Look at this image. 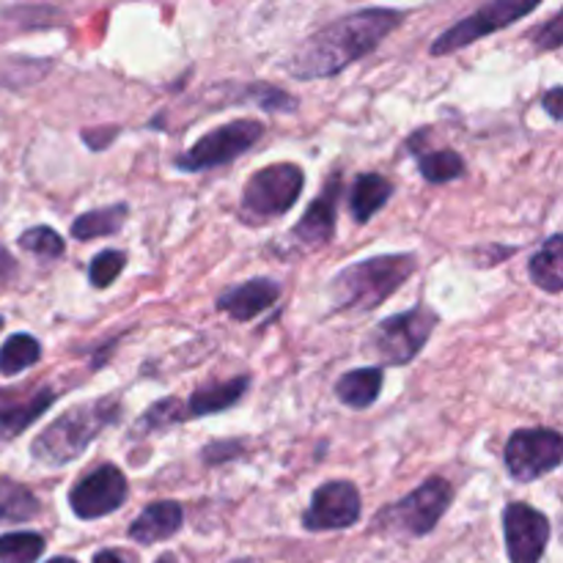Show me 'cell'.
<instances>
[{
	"instance_id": "83f0119b",
	"label": "cell",
	"mask_w": 563,
	"mask_h": 563,
	"mask_svg": "<svg viewBox=\"0 0 563 563\" xmlns=\"http://www.w3.org/2000/svg\"><path fill=\"white\" fill-rule=\"evenodd\" d=\"M245 99L256 102L262 110H269V113H295L297 99L291 93L280 91V88L267 86V82H258V86L245 88Z\"/></svg>"
},
{
	"instance_id": "30bf717a",
	"label": "cell",
	"mask_w": 563,
	"mask_h": 563,
	"mask_svg": "<svg viewBox=\"0 0 563 563\" xmlns=\"http://www.w3.org/2000/svg\"><path fill=\"white\" fill-rule=\"evenodd\" d=\"M130 487L124 473L115 465H99L82 478H77L69 489V506L80 520H99L124 506Z\"/></svg>"
},
{
	"instance_id": "3957f363",
	"label": "cell",
	"mask_w": 563,
	"mask_h": 563,
	"mask_svg": "<svg viewBox=\"0 0 563 563\" xmlns=\"http://www.w3.org/2000/svg\"><path fill=\"white\" fill-rule=\"evenodd\" d=\"M412 273H416V256L410 253H390V256L350 264L330 284L335 311H374L390 295H396Z\"/></svg>"
},
{
	"instance_id": "8fae6325",
	"label": "cell",
	"mask_w": 563,
	"mask_h": 563,
	"mask_svg": "<svg viewBox=\"0 0 563 563\" xmlns=\"http://www.w3.org/2000/svg\"><path fill=\"white\" fill-rule=\"evenodd\" d=\"M361 520V493L352 482H328L313 493L302 515L308 531H341Z\"/></svg>"
},
{
	"instance_id": "7a4b0ae2",
	"label": "cell",
	"mask_w": 563,
	"mask_h": 563,
	"mask_svg": "<svg viewBox=\"0 0 563 563\" xmlns=\"http://www.w3.org/2000/svg\"><path fill=\"white\" fill-rule=\"evenodd\" d=\"M121 418V401L115 396L82 401L69 407L58 421L49 423L31 445L33 460L47 467H60L75 462L88 451V445L108 427Z\"/></svg>"
},
{
	"instance_id": "8d00e7d4",
	"label": "cell",
	"mask_w": 563,
	"mask_h": 563,
	"mask_svg": "<svg viewBox=\"0 0 563 563\" xmlns=\"http://www.w3.org/2000/svg\"><path fill=\"white\" fill-rule=\"evenodd\" d=\"M0 330H3V317H0Z\"/></svg>"
},
{
	"instance_id": "7402d4cb",
	"label": "cell",
	"mask_w": 563,
	"mask_h": 563,
	"mask_svg": "<svg viewBox=\"0 0 563 563\" xmlns=\"http://www.w3.org/2000/svg\"><path fill=\"white\" fill-rule=\"evenodd\" d=\"M38 515V500L22 484L0 478V522H27Z\"/></svg>"
},
{
	"instance_id": "ac0fdd59",
	"label": "cell",
	"mask_w": 563,
	"mask_h": 563,
	"mask_svg": "<svg viewBox=\"0 0 563 563\" xmlns=\"http://www.w3.org/2000/svg\"><path fill=\"white\" fill-rule=\"evenodd\" d=\"M383 368H352L344 377L335 383V396L341 405L352 407V410H366L377 401L379 390H383Z\"/></svg>"
},
{
	"instance_id": "f1b7e54d",
	"label": "cell",
	"mask_w": 563,
	"mask_h": 563,
	"mask_svg": "<svg viewBox=\"0 0 563 563\" xmlns=\"http://www.w3.org/2000/svg\"><path fill=\"white\" fill-rule=\"evenodd\" d=\"M126 256L121 251H102L99 256H93L91 267H88V280H91L97 289H108L115 278L124 269Z\"/></svg>"
},
{
	"instance_id": "44dd1931",
	"label": "cell",
	"mask_w": 563,
	"mask_h": 563,
	"mask_svg": "<svg viewBox=\"0 0 563 563\" xmlns=\"http://www.w3.org/2000/svg\"><path fill=\"white\" fill-rule=\"evenodd\" d=\"M130 214L126 203H110V207L93 209V212L80 214V218L71 223V236L80 242L97 240V236H110L124 225V218Z\"/></svg>"
},
{
	"instance_id": "e0dca14e",
	"label": "cell",
	"mask_w": 563,
	"mask_h": 563,
	"mask_svg": "<svg viewBox=\"0 0 563 563\" xmlns=\"http://www.w3.org/2000/svg\"><path fill=\"white\" fill-rule=\"evenodd\" d=\"M251 388V377H236L229 379V383L207 385V388H198L196 394L190 396V401L185 405L187 418H203L214 416V412H223L229 407H234L242 396Z\"/></svg>"
},
{
	"instance_id": "2e32d148",
	"label": "cell",
	"mask_w": 563,
	"mask_h": 563,
	"mask_svg": "<svg viewBox=\"0 0 563 563\" xmlns=\"http://www.w3.org/2000/svg\"><path fill=\"white\" fill-rule=\"evenodd\" d=\"M181 522H185L181 506L174 500H159L137 515V520L130 526V539L137 544H157L179 533Z\"/></svg>"
},
{
	"instance_id": "d4e9b609",
	"label": "cell",
	"mask_w": 563,
	"mask_h": 563,
	"mask_svg": "<svg viewBox=\"0 0 563 563\" xmlns=\"http://www.w3.org/2000/svg\"><path fill=\"white\" fill-rule=\"evenodd\" d=\"M44 553V539L38 533L20 531L0 537V563H36Z\"/></svg>"
},
{
	"instance_id": "603a6c76",
	"label": "cell",
	"mask_w": 563,
	"mask_h": 563,
	"mask_svg": "<svg viewBox=\"0 0 563 563\" xmlns=\"http://www.w3.org/2000/svg\"><path fill=\"white\" fill-rule=\"evenodd\" d=\"M38 357H42V344H38L33 335H11V339L0 346V374L14 377V374H22L25 368H31Z\"/></svg>"
},
{
	"instance_id": "9a60e30c",
	"label": "cell",
	"mask_w": 563,
	"mask_h": 563,
	"mask_svg": "<svg viewBox=\"0 0 563 563\" xmlns=\"http://www.w3.org/2000/svg\"><path fill=\"white\" fill-rule=\"evenodd\" d=\"M280 297V284L273 278H253L218 297V311L229 313L236 322H251L258 313L273 308Z\"/></svg>"
},
{
	"instance_id": "484cf974",
	"label": "cell",
	"mask_w": 563,
	"mask_h": 563,
	"mask_svg": "<svg viewBox=\"0 0 563 563\" xmlns=\"http://www.w3.org/2000/svg\"><path fill=\"white\" fill-rule=\"evenodd\" d=\"M22 251L33 253L38 258H60L66 253L64 240H60L58 231L47 229V225H36V229H27L20 236Z\"/></svg>"
},
{
	"instance_id": "4316f807",
	"label": "cell",
	"mask_w": 563,
	"mask_h": 563,
	"mask_svg": "<svg viewBox=\"0 0 563 563\" xmlns=\"http://www.w3.org/2000/svg\"><path fill=\"white\" fill-rule=\"evenodd\" d=\"M187 421L185 405L176 399H163L152 407V410L143 412V418L137 421V432H157V429L174 427V423Z\"/></svg>"
},
{
	"instance_id": "9c48e42d",
	"label": "cell",
	"mask_w": 563,
	"mask_h": 563,
	"mask_svg": "<svg viewBox=\"0 0 563 563\" xmlns=\"http://www.w3.org/2000/svg\"><path fill=\"white\" fill-rule=\"evenodd\" d=\"M537 11V3H515V0H498V3H487L476 11V14L465 16L462 22L451 25L449 31L440 33L432 44V55H449L456 49H465L476 38L489 36V33L509 27L520 16H528Z\"/></svg>"
},
{
	"instance_id": "d6a6232c",
	"label": "cell",
	"mask_w": 563,
	"mask_h": 563,
	"mask_svg": "<svg viewBox=\"0 0 563 563\" xmlns=\"http://www.w3.org/2000/svg\"><path fill=\"white\" fill-rule=\"evenodd\" d=\"M16 275V262L9 256V251L5 247H0V284H9V280H14Z\"/></svg>"
},
{
	"instance_id": "8992f818",
	"label": "cell",
	"mask_w": 563,
	"mask_h": 563,
	"mask_svg": "<svg viewBox=\"0 0 563 563\" xmlns=\"http://www.w3.org/2000/svg\"><path fill=\"white\" fill-rule=\"evenodd\" d=\"M264 135V124L256 119H236L231 124L218 126V130L207 132L198 137L185 154L176 157V168L187 170V174H198V170L220 168V165L231 163L247 148L256 146Z\"/></svg>"
},
{
	"instance_id": "6da1fadb",
	"label": "cell",
	"mask_w": 563,
	"mask_h": 563,
	"mask_svg": "<svg viewBox=\"0 0 563 563\" xmlns=\"http://www.w3.org/2000/svg\"><path fill=\"white\" fill-rule=\"evenodd\" d=\"M401 20L405 14L394 9H363L341 16L300 44L286 69L297 80H322L339 75L346 66L374 53L377 44L401 25Z\"/></svg>"
},
{
	"instance_id": "836d02e7",
	"label": "cell",
	"mask_w": 563,
	"mask_h": 563,
	"mask_svg": "<svg viewBox=\"0 0 563 563\" xmlns=\"http://www.w3.org/2000/svg\"><path fill=\"white\" fill-rule=\"evenodd\" d=\"M93 563H126L121 559L119 553H113V550H102V553L93 555Z\"/></svg>"
},
{
	"instance_id": "f546056e",
	"label": "cell",
	"mask_w": 563,
	"mask_h": 563,
	"mask_svg": "<svg viewBox=\"0 0 563 563\" xmlns=\"http://www.w3.org/2000/svg\"><path fill=\"white\" fill-rule=\"evenodd\" d=\"M533 38H537V47L539 49H555L563 44V16L555 14L553 20L548 22V25L542 27V31L533 33Z\"/></svg>"
},
{
	"instance_id": "cb8c5ba5",
	"label": "cell",
	"mask_w": 563,
	"mask_h": 563,
	"mask_svg": "<svg viewBox=\"0 0 563 563\" xmlns=\"http://www.w3.org/2000/svg\"><path fill=\"white\" fill-rule=\"evenodd\" d=\"M418 170H421L423 179L432 181V185H445V181H454L465 174V159L456 152H451V148L421 152L418 154Z\"/></svg>"
},
{
	"instance_id": "ba28073f",
	"label": "cell",
	"mask_w": 563,
	"mask_h": 563,
	"mask_svg": "<svg viewBox=\"0 0 563 563\" xmlns=\"http://www.w3.org/2000/svg\"><path fill=\"white\" fill-rule=\"evenodd\" d=\"M563 460V440L553 429H520L506 443V467L511 478L528 484L548 476Z\"/></svg>"
},
{
	"instance_id": "277c9868",
	"label": "cell",
	"mask_w": 563,
	"mask_h": 563,
	"mask_svg": "<svg viewBox=\"0 0 563 563\" xmlns=\"http://www.w3.org/2000/svg\"><path fill=\"white\" fill-rule=\"evenodd\" d=\"M434 328H438V313L432 308L421 306L396 313V317L383 319L374 328V333L366 341V352L385 366H407L427 346Z\"/></svg>"
},
{
	"instance_id": "7c38bea8",
	"label": "cell",
	"mask_w": 563,
	"mask_h": 563,
	"mask_svg": "<svg viewBox=\"0 0 563 563\" xmlns=\"http://www.w3.org/2000/svg\"><path fill=\"white\" fill-rule=\"evenodd\" d=\"M506 550L511 563H539L550 542V520L528 504H509L504 511Z\"/></svg>"
},
{
	"instance_id": "5b68a950",
	"label": "cell",
	"mask_w": 563,
	"mask_h": 563,
	"mask_svg": "<svg viewBox=\"0 0 563 563\" xmlns=\"http://www.w3.org/2000/svg\"><path fill=\"white\" fill-rule=\"evenodd\" d=\"M306 187V174L291 163H275L256 170L242 190V214L256 223L289 212Z\"/></svg>"
},
{
	"instance_id": "d590c367",
	"label": "cell",
	"mask_w": 563,
	"mask_h": 563,
	"mask_svg": "<svg viewBox=\"0 0 563 563\" xmlns=\"http://www.w3.org/2000/svg\"><path fill=\"white\" fill-rule=\"evenodd\" d=\"M47 563H77L75 559H53V561H47Z\"/></svg>"
},
{
	"instance_id": "1f68e13d",
	"label": "cell",
	"mask_w": 563,
	"mask_h": 563,
	"mask_svg": "<svg viewBox=\"0 0 563 563\" xmlns=\"http://www.w3.org/2000/svg\"><path fill=\"white\" fill-rule=\"evenodd\" d=\"M561 99H563V88L561 86H555V88H550L548 93H544L542 97V104L544 108H548V113L553 115L555 121H561Z\"/></svg>"
},
{
	"instance_id": "ffe728a7",
	"label": "cell",
	"mask_w": 563,
	"mask_h": 563,
	"mask_svg": "<svg viewBox=\"0 0 563 563\" xmlns=\"http://www.w3.org/2000/svg\"><path fill=\"white\" fill-rule=\"evenodd\" d=\"M528 273L531 280L539 289L550 291V295H559L563 286V236L553 234L542 245V251L531 258L528 264Z\"/></svg>"
},
{
	"instance_id": "d6986e66",
	"label": "cell",
	"mask_w": 563,
	"mask_h": 563,
	"mask_svg": "<svg viewBox=\"0 0 563 563\" xmlns=\"http://www.w3.org/2000/svg\"><path fill=\"white\" fill-rule=\"evenodd\" d=\"M394 196V185L379 174L357 176L350 196V212L357 223H368Z\"/></svg>"
},
{
	"instance_id": "e575fe53",
	"label": "cell",
	"mask_w": 563,
	"mask_h": 563,
	"mask_svg": "<svg viewBox=\"0 0 563 563\" xmlns=\"http://www.w3.org/2000/svg\"><path fill=\"white\" fill-rule=\"evenodd\" d=\"M154 563H179V561H176V555L165 553V555H159V559H157V561H154Z\"/></svg>"
},
{
	"instance_id": "5bb4252c",
	"label": "cell",
	"mask_w": 563,
	"mask_h": 563,
	"mask_svg": "<svg viewBox=\"0 0 563 563\" xmlns=\"http://www.w3.org/2000/svg\"><path fill=\"white\" fill-rule=\"evenodd\" d=\"M339 196H341V179L333 176L328 181L322 192L313 198L311 207L306 209L300 223L291 229V240H297V245L306 247H319L328 245L335 234V209H339Z\"/></svg>"
},
{
	"instance_id": "52a82bcc",
	"label": "cell",
	"mask_w": 563,
	"mask_h": 563,
	"mask_svg": "<svg viewBox=\"0 0 563 563\" xmlns=\"http://www.w3.org/2000/svg\"><path fill=\"white\" fill-rule=\"evenodd\" d=\"M451 500H454V487L445 478L434 476L423 482L416 493H410L399 504L390 506L388 511H383L379 520H388L390 531H401L407 537H427L443 520Z\"/></svg>"
},
{
	"instance_id": "4fadbf2b",
	"label": "cell",
	"mask_w": 563,
	"mask_h": 563,
	"mask_svg": "<svg viewBox=\"0 0 563 563\" xmlns=\"http://www.w3.org/2000/svg\"><path fill=\"white\" fill-rule=\"evenodd\" d=\"M55 390L42 385L31 390H0V440H14L38 416L55 405Z\"/></svg>"
},
{
	"instance_id": "4dcf8cb0",
	"label": "cell",
	"mask_w": 563,
	"mask_h": 563,
	"mask_svg": "<svg viewBox=\"0 0 563 563\" xmlns=\"http://www.w3.org/2000/svg\"><path fill=\"white\" fill-rule=\"evenodd\" d=\"M234 454H240V445L229 443V440H225V443H214V445H207V449H203V460H207L209 465H220V462H225L229 456H234Z\"/></svg>"
}]
</instances>
